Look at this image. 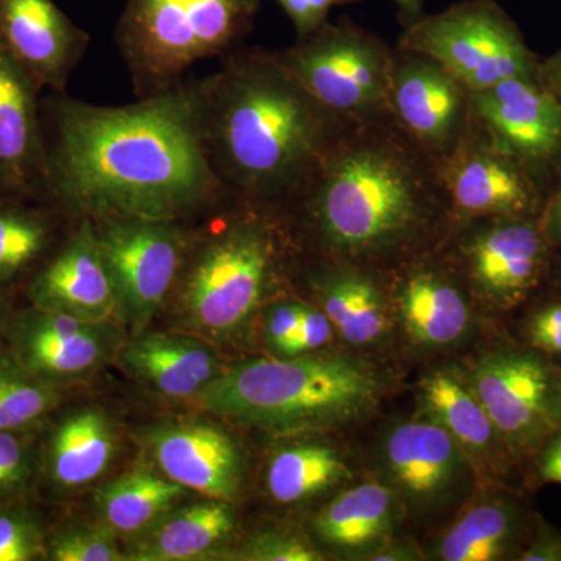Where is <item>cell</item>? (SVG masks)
<instances>
[{"instance_id":"obj_25","label":"cell","mask_w":561,"mask_h":561,"mask_svg":"<svg viewBox=\"0 0 561 561\" xmlns=\"http://www.w3.org/2000/svg\"><path fill=\"white\" fill-rule=\"evenodd\" d=\"M400 308L408 334L426 346L459 341L470 321L460 290L432 271H416L408 276L401 287Z\"/></svg>"},{"instance_id":"obj_47","label":"cell","mask_w":561,"mask_h":561,"mask_svg":"<svg viewBox=\"0 0 561 561\" xmlns=\"http://www.w3.org/2000/svg\"><path fill=\"white\" fill-rule=\"evenodd\" d=\"M2 320H3V305H2V301H0V327H2Z\"/></svg>"},{"instance_id":"obj_15","label":"cell","mask_w":561,"mask_h":561,"mask_svg":"<svg viewBox=\"0 0 561 561\" xmlns=\"http://www.w3.org/2000/svg\"><path fill=\"white\" fill-rule=\"evenodd\" d=\"M33 306L92 323L119 317L116 290L103 261L94 221L81 217L65 249L33 279Z\"/></svg>"},{"instance_id":"obj_35","label":"cell","mask_w":561,"mask_h":561,"mask_svg":"<svg viewBox=\"0 0 561 561\" xmlns=\"http://www.w3.org/2000/svg\"><path fill=\"white\" fill-rule=\"evenodd\" d=\"M27 431H0V505L16 504L31 489L35 456Z\"/></svg>"},{"instance_id":"obj_39","label":"cell","mask_w":561,"mask_h":561,"mask_svg":"<svg viewBox=\"0 0 561 561\" xmlns=\"http://www.w3.org/2000/svg\"><path fill=\"white\" fill-rule=\"evenodd\" d=\"M305 309L306 305L295 301L279 302L271 309L265 321V339L275 353L279 354L284 343L297 332Z\"/></svg>"},{"instance_id":"obj_46","label":"cell","mask_w":561,"mask_h":561,"mask_svg":"<svg viewBox=\"0 0 561 561\" xmlns=\"http://www.w3.org/2000/svg\"><path fill=\"white\" fill-rule=\"evenodd\" d=\"M393 2L400 9L402 20L408 21L409 24L420 20L424 0H393Z\"/></svg>"},{"instance_id":"obj_29","label":"cell","mask_w":561,"mask_h":561,"mask_svg":"<svg viewBox=\"0 0 561 561\" xmlns=\"http://www.w3.org/2000/svg\"><path fill=\"white\" fill-rule=\"evenodd\" d=\"M319 295L332 327L351 345H368L386 332L382 295L367 276L332 273L320 280Z\"/></svg>"},{"instance_id":"obj_5","label":"cell","mask_w":561,"mask_h":561,"mask_svg":"<svg viewBox=\"0 0 561 561\" xmlns=\"http://www.w3.org/2000/svg\"><path fill=\"white\" fill-rule=\"evenodd\" d=\"M260 0H128L117 44L142 98L179 87L195 62L249 32Z\"/></svg>"},{"instance_id":"obj_43","label":"cell","mask_w":561,"mask_h":561,"mask_svg":"<svg viewBox=\"0 0 561 561\" xmlns=\"http://www.w3.org/2000/svg\"><path fill=\"white\" fill-rule=\"evenodd\" d=\"M523 561H561V535L546 531L519 557Z\"/></svg>"},{"instance_id":"obj_17","label":"cell","mask_w":561,"mask_h":561,"mask_svg":"<svg viewBox=\"0 0 561 561\" xmlns=\"http://www.w3.org/2000/svg\"><path fill=\"white\" fill-rule=\"evenodd\" d=\"M459 443L435 421L398 424L383 442L391 481L421 508L448 501L467 478Z\"/></svg>"},{"instance_id":"obj_40","label":"cell","mask_w":561,"mask_h":561,"mask_svg":"<svg viewBox=\"0 0 561 561\" xmlns=\"http://www.w3.org/2000/svg\"><path fill=\"white\" fill-rule=\"evenodd\" d=\"M531 343L546 353L561 354V305L535 316L530 324Z\"/></svg>"},{"instance_id":"obj_1","label":"cell","mask_w":561,"mask_h":561,"mask_svg":"<svg viewBox=\"0 0 561 561\" xmlns=\"http://www.w3.org/2000/svg\"><path fill=\"white\" fill-rule=\"evenodd\" d=\"M50 176L61 202L92 221H179L224 181L203 130L201 84L127 106L62 101Z\"/></svg>"},{"instance_id":"obj_21","label":"cell","mask_w":561,"mask_h":561,"mask_svg":"<svg viewBox=\"0 0 561 561\" xmlns=\"http://www.w3.org/2000/svg\"><path fill=\"white\" fill-rule=\"evenodd\" d=\"M116 449V432L108 415L98 408L80 409L55 427L44 471L55 489H83L108 470Z\"/></svg>"},{"instance_id":"obj_16","label":"cell","mask_w":561,"mask_h":561,"mask_svg":"<svg viewBox=\"0 0 561 561\" xmlns=\"http://www.w3.org/2000/svg\"><path fill=\"white\" fill-rule=\"evenodd\" d=\"M147 443L165 478L213 500H234L242 483L238 445L219 427L173 423L154 427Z\"/></svg>"},{"instance_id":"obj_13","label":"cell","mask_w":561,"mask_h":561,"mask_svg":"<svg viewBox=\"0 0 561 561\" xmlns=\"http://www.w3.org/2000/svg\"><path fill=\"white\" fill-rule=\"evenodd\" d=\"M390 114L438 161L467 128L471 92L432 58L401 50L391 69Z\"/></svg>"},{"instance_id":"obj_7","label":"cell","mask_w":561,"mask_h":561,"mask_svg":"<svg viewBox=\"0 0 561 561\" xmlns=\"http://www.w3.org/2000/svg\"><path fill=\"white\" fill-rule=\"evenodd\" d=\"M276 57L323 108L345 124L390 114L394 54L351 22H327Z\"/></svg>"},{"instance_id":"obj_33","label":"cell","mask_w":561,"mask_h":561,"mask_svg":"<svg viewBox=\"0 0 561 561\" xmlns=\"http://www.w3.org/2000/svg\"><path fill=\"white\" fill-rule=\"evenodd\" d=\"M46 559L54 561L127 560L116 541V534L95 524H69L47 542Z\"/></svg>"},{"instance_id":"obj_9","label":"cell","mask_w":561,"mask_h":561,"mask_svg":"<svg viewBox=\"0 0 561 561\" xmlns=\"http://www.w3.org/2000/svg\"><path fill=\"white\" fill-rule=\"evenodd\" d=\"M94 227L119 319L140 334L180 280L186 239L169 220L106 219Z\"/></svg>"},{"instance_id":"obj_23","label":"cell","mask_w":561,"mask_h":561,"mask_svg":"<svg viewBox=\"0 0 561 561\" xmlns=\"http://www.w3.org/2000/svg\"><path fill=\"white\" fill-rule=\"evenodd\" d=\"M32 76L0 44V183L27 180L38 157V124Z\"/></svg>"},{"instance_id":"obj_44","label":"cell","mask_w":561,"mask_h":561,"mask_svg":"<svg viewBox=\"0 0 561 561\" xmlns=\"http://www.w3.org/2000/svg\"><path fill=\"white\" fill-rule=\"evenodd\" d=\"M537 77L561 102V49L548 61L538 65Z\"/></svg>"},{"instance_id":"obj_42","label":"cell","mask_w":561,"mask_h":561,"mask_svg":"<svg viewBox=\"0 0 561 561\" xmlns=\"http://www.w3.org/2000/svg\"><path fill=\"white\" fill-rule=\"evenodd\" d=\"M541 231L546 241L561 245V175L542 216Z\"/></svg>"},{"instance_id":"obj_27","label":"cell","mask_w":561,"mask_h":561,"mask_svg":"<svg viewBox=\"0 0 561 561\" xmlns=\"http://www.w3.org/2000/svg\"><path fill=\"white\" fill-rule=\"evenodd\" d=\"M421 400L432 421L459 443L465 451L482 453L500 437L482 402L449 371H434L421 382Z\"/></svg>"},{"instance_id":"obj_12","label":"cell","mask_w":561,"mask_h":561,"mask_svg":"<svg viewBox=\"0 0 561 561\" xmlns=\"http://www.w3.org/2000/svg\"><path fill=\"white\" fill-rule=\"evenodd\" d=\"M116 327L73 319L33 306L9 328V354L36 378L55 386L79 381L102 368L119 351Z\"/></svg>"},{"instance_id":"obj_3","label":"cell","mask_w":561,"mask_h":561,"mask_svg":"<svg viewBox=\"0 0 561 561\" xmlns=\"http://www.w3.org/2000/svg\"><path fill=\"white\" fill-rule=\"evenodd\" d=\"M298 191L327 245L356 257L413 241L445 195L437 160L391 114L348 122Z\"/></svg>"},{"instance_id":"obj_37","label":"cell","mask_w":561,"mask_h":561,"mask_svg":"<svg viewBox=\"0 0 561 561\" xmlns=\"http://www.w3.org/2000/svg\"><path fill=\"white\" fill-rule=\"evenodd\" d=\"M332 330H334V327H332L327 313L306 306L300 327H298L297 332L291 335L289 341L284 343L279 354L283 357H291L319 350L330 342Z\"/></svg>"},{"instance_id":"obj_26","label":"cell","mask_w":561,"mask_h":561,"mask_svg":"<svg viewBox=\"0 0 561 561\" xmlns=\"http://www.w3.org/2000/svg\"><path fill=\"white\" fill-rule=\"evenodd\" d=\"M183 491V486L165 476L133 470L102 486L95 505L103 524L114 534H146L172 511Z\"/></svg>"},{"instance_id":"obj_8","label":"cell","mask_w":561,"mask_h":561,"mask_svg":"<svg viewBox=\"0 0 561 561\" xmlns=\"http://www.w3.org/2000/svg\"><path fill=\"white\" fill-rule=\"evenodd\" d=\"M400 50L432 58L470 92L538 69L522 33L491 0H467L421 16L401 36Z\"/></svg>"},{"instance_id":"obj_19","label":"cell","mask_w":561,"mask_h":561,"mask_svg":"<svg viewBox=\"0 0 561 561\" xmlns=\"http://www.w3.org/2000/svg\"><path fill=\"white\" fill-rule=\"evenodd\" d=\"M541 227L512 217L471 239L468 264L472 279L489 300L511 308L538 284L546 260Z\"/></svg>"},{"instance_id":"obj_24","label":"cell","mask_w":561,"mask_h":561,"mask_svg":"<svg viewBox=\"0 0 561 561\" xmlns=\"http://www.w3.org/2000/svg\"><path fill=\"white\" fill-rule=\"evenodd\" d=\"M397 500L393 490L368 482L343 491L321 508L313 529L321 540L342 551L375 548L393 529Z\"/></svg>"},{"instance_id":"obj_22","label":"cell","mask_w":561,"mask_h":561,"mask_svg":"<svg viewBox=\"0 0 561 561\" xmlns=\"http://www.w3.org/2000/svg\"><path fill=\"white\" fill-rule=\"evenodd\" d=\"M236 530V515L228 501L213 500L171 511L146 531L133 549L131 560L190 561L210 556Z\"/></svg>"},{"instance_id":"obj_20","label":"cell","mask_w":561,"mask_h":561,"mask_svg":"<svg viewBox=\"0 0 561 561\" xmlns=\"http://www.w3.org/2000/svg\"><path fill=\"white\" fill-rule=\"evenodd\" d=\"M125 368L169 398L201 394L220 375L219 360L197 339L173 334H136L124 351Z\"/></svg>"},{"instance_id":"obj_32","label":"cell","mask_w":561,"mask_h":561,"mask_svg":"<svg viewBox=\"0 0 561 561\" xmlns=\"http://www.w3.org/2000/svg\"><path fill=\"white\" fill-rule=\"evenodd\" d=\"M49 243L46 221L24 210H0V280L20 275Z\"/></svg>"},{"instance_id":"obj_31","label":"cell","mask_w":561,"mask_h":561,"mask_svg":"<svg viewBox=\"0 0 561 561\" xmlns=\"http://www.w3.org/2000/svg\"><path fill=\"white\" fill-rule=\"evenodd\" d=\"M55 386L22 368L10 354L0 357V431H31L60 402Z\"/></svg>"},{"instance_id":"obj_45","label":"cell","mask_w":561,"mask_h":561,"mask_svg":"<svg viewBox=\"0 0 561 561\" xmlns=\"http://www.w3.org/2000/svg\"><path fill=\"white\" fill-rule=\"evenodd\" d=\"M370 560L376 561H404L416 560L415 552L408 546H390V548H382L379 551L373 552Z\"/></svg>"},{"instance_id":"obj_41","label":"cell","mask_w":561,"mask_h":561,"mask_svg":"<svg viewBox=\"0 0 561 561\" xmlns=\"http://www.w3.org/2000/svg\"><path fill=\"white\" fill-rule=\"evenodd\" d=\"M538 474L545 482L561 485V431L546 442L538 460Z\"/></svg>"},{"instance_id":"obj_28","label":"cell","mask_w":561,"mask_h":561,"mask_svg":"<svg viewBox=\"0 0 561 561\" xmlns=\"http://www.w3.org/2000/svg\"><path fill=\"white\" fill-rule=\"evenodd\" d=\"M519 516L512 504L489 501L465 512L438 541L435 559L494 561L504 559L518 537Z\"/></svg>"},{"instance_id":"obj_14","label":"cell","mask_w":561,"mask_h":561,"mask_svg":"<svg viewBox=\"0 0 561 561\" xmlns=\"http://www.w3.org/2000/svg\"><path fill=\"white\" fill-rule=\"evenodd\" d=\"M471 111L491 138L530 171L561 162V102L534 76L471 92Z\"/></svg>"},{"instance_id":"obj_11","label":"cell","mask_w":561,"mask_h":561,"mask_svg":"<svg viewBox=\"0 0 561 561\" xmlns=\"http://www.w3.org/2000/svg\"><path fill=\"white\" fill-rule=\"evenodd\" d=\"M438 173L446 198L471 217H523L538 203L535 172L496 142L472 114Z\"/></svg>"},{"instance_id":"obj_6","label":"cell","mask_w":561,"mask_h":561,"mask_svg":"<svg viewBox=\"0 0 561 561\" xmlns=\"http://www.w3.org/2000/svg\"><path fill=\"white\" fill-rule=\"evenodd\" d=\"M279 268L275 232L257 217L210 236L180 276L184 320L208 339H227L253 316Z\"/></svg>"},{"instance_id":"obj_34","label":"cell","mask_w":561,"mask_h":561,"mask_svg":"<svg viewBox=\"0 0 561 561\" xmlns=\"http://www.w3.org/2000/svg\"><path fill=\"white\" fill-rule=\"evenodd\" d=\"M38 516L14 504L0 505V561H32L46 556Z\"/></svg>"},{"instance_id":"obj_30","label":"cell","mask_w":561,"mask_h":561,"mask_svg":"<svg viewBox=\"0 0 561 561\" xmlns=\"http://www.w3.org/2000/svg\"><path fill=\"white\" fill-rule=\"evenodd\" d=\"M345 476L348 468L334 449L291 446L276 454L268 465V493L279 504H297L337 485Z\"/></svg>"},{"instance_id":"obj_10","label":"cell","mask_w":561,"mask_h":561,"mask_svg":"<svg viewBox=\"0 0 561 561\" xmlns=\"http://www.w3.org/2000/svg\"><path fill=\"white\" fill-rule=\"evenodd\" d=\"M470 387L516 451H531L561 431V373L535 354H489L476 365Z\"/></svg>"},{"instance_id":"obj_4","label":"cell","mask_w":561,"mask_h":561,"mask_svg":"<svg viewBox=\"0 0 561 561\" xmlns=\"http://www.w3.org/2000/svg\"><path fill=\"white\" fill-rule=\"evenodd\" d=\"M379 381L359 362L300 356L243 362L198 394L214 415L271 432H300L360 419L378 402Z\"/></svg>"},{"instance_id":"obj_2","label":"cell","mask_w":561,"mask_h":561,"mask_svg":"<svg viewBox=\"0 0 561 561\" xmlns=\"http://www.w3.org/2000/svg\"><path fill=\"white\" fill-rule=\"evenodd\" d=\"M198 84L210 161L224 183L249 197L300 190L346 125L276 55L232 58Z\"/></svg>"},{"instance_id":"obj_38","label":"cell","mask_w":561,"mask_h":561,"mask_svg":"<svg viewBox=\"0 0 561 561\" xmlns=\"http://www.w3.org/2000/svg\"><path fill=\"white\" fill-rule=\"evenodd\" d=\"M275 2L279 3L284 13L290 18L300 39L327 24L328 14L334 7L346 5L357 0H275Z\"/></svg>"},{"instance_id":"obj_18","label":"cell","mask_w":561,"mask_h":561,"mask_svg":"<svg viewBox=\"0 0 561 561\" xmlns=\"http://www.w3.org/2000/svg\"><path fill=\"white\" fill-rule=\"evenodd\" d=\"M0 39L31 76L57 87L88 46L54 0H0Z\"/></svg>"},{"instance_id":"obj_36","label":"cell","mask_w":561,"mask_h":561,"mask_svg":"<svg viewBox=\"0 0 561 561\" xmlns=\"http://www.w3.org/2000/svg\"><path fill=\"white\" fill-rule=\"evenodd\" d=\"M250 561H320V552L300 535L289 530H268L251 538L241 551Z\"/></svg>"}]
</instances>
